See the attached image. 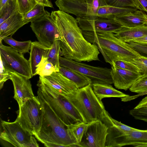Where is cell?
I'll list each match as a JSON object with an SVG mask.
<instances>
[{
    "instance_id": "cell-1",
    "label": "cell",
    "mask_w": 147,
    "mask_h": 147,
    "mask_svg": "<svg viewBox=\"0 0 147 147\" xmlns=\"http://www.w3.org/2000/svg\"><path fill=\"white\" fill-rule=\"evenodd\" d=\"M51 16L61 37L60 56L78 62L100 61L98 46L85 38L76 19L59 10L52 11Z\"/></svg>"
},
{
    "instance_id": "cell-2",
    "label": "cell",
    "mask_w": 147,
    "mask_h": 147,
    "mask_svg": "<svg viewBox=\"0 0 147 147\" xmlns=\"http://www.w3.org/2000/svg\"><path fill=\"white\" fill-rule=\"evenodd\" d=\"M38 96L41 105L42 120L40 129L34 135L42 143H52L63 147H80L70 134L67 126L58 117L38 90Z\"/></svg>"
},
{
    "instance_id": "cell-3",
    "label": "cell",
    "mask_w": 147,
    "mask_h": 147,
    "mask_svg": "<svg viewBox=\"0 0 147 147\" xmlns=\"http://www.w3.org/2000/svg\"><path fill=\"white\" fill-rule=\"evenodd\" d=\"M65 96L79 112L85 123L89 124L99 120L108 127L113 125L102 101L94 94L91 84Z\"/></svg>"
},
{
    "instance_id": "cell-4",
    "label": "cell",
    "mask_w": 147,
    "mask_h": 147,
    "mask_svg": "<svg viewBox=\"0 0 147 147\" xmlns=\"http://www.w3.org/2000/svg\"><path fill=\"white\" fill-rule=\"evenodd\" d=\"M82 33L87 41L98 46L105 61L111 65L114 60L131 62L134 59L141 56L127 42L116 37L113 33H99L86 31H82Z\"/></svg>"
},
{
    "instance_id": "cell-5",
    "label": "cell",
    "mask_w": 147,
    "mask_h": 147,
    "mask_svg": "<svg viewBox=\"0 0 147 147\" xmlns=\"http://www.w3.org/2000/svg\"><path fill=\"white\" fill-rule=\"evenodd\" d=\"M37 86L44 99L66 125L84 122L79 112L65 96L54 90L40 78Z\"/></svg>"
},
{
    "instance_id": "cell-6",
    "label": "cell",
    "mask_w": 147,
    "mask_h": 147,
    "mask_svg": "<svg viewBox=\"0 0 147 147\" xmlns=\"http://www.w3.org/2000/svg\"><path fill=\"white\" fill-rule=\"evenodd\" d=\"M16 119L21 126L31 135L34 136L38 133L42 124V112L38 96L19 106Z\"/></svg>"
},
{
    "instance_id": "cell-7",
    "label": "cell",
    "mask_w": 147,
    "mask_h": 147,
    "mask_svg": "<svg viewBox=\"0 0 147 147\" xmlns=\"http://www.w3.org/2000/svg\"><path fill=\"white\" fill-rule=\"evenodd\" d=\"M60 66L71 69L90 79L92 84H113L111 68L90 65L59 56Z\"/></svg>"
},
{
    "instance_id": "cell-8",
    "label": "cell",
    "mask_w": 147,
    "mask_h": 147,
    "mask_svg": "<svg viewBox=\"0 0 147 147\" xmlns=\"http://www.w3.org/2000/svg\"><path fill=\"white\" fill-rule=\"evenodd\" d=\"M0 58L4 65L11 73L15 72L30 79L32 77L28 60L11 47L0 42Z\"/></svg>"
},
{
    "instance_id": "cell-9",
    "label": "cell",
    "mask_w": 147,
    "mask_h": 147,
    "mask_svg": "<svg viewBox=\"0 0 147 147\" xmlns=\"http://www.w3.org/2000/svg\"><path fill=\"white\" fill-rule=\"evenodd\" d=\"M30 27L38 41L47 47L51 48L55 40H61L59 32L51 14L31 22Z\"/></svg>"
},
{
    "instance_id": "cell-10",
    "label": "cell",
    "mask_w": 147,
    "mask_h": 147,
    "mask_svg": "<svg viewBox=\"0 0 147 147\" xmlns=\"http://www.w3.org/2000/svg\"><path fill=\"white\" fill-rule=\"evenodd\" d=\"M1 124L3 130L1 139L15 147H29L32 135L23 129L16 119L13 122L2 121Z\"/></svg>"
},
{
    "instance_id": "cell-11",
    "label": "cell",
    "mask_w": 147,
    "mask_h": 147,
    "mask_svg": "<svg viewBox=\"0 0 147 147\" xmlns=\"http://www.w3.org/2000/svg\"><path fill=\"white\" fill-rule=\"evenodd\" d=\"M141 144H147V129H137L122 134L108 132L105 147H120L130 145L137 147Z\"/></svg>"
},
{
    "instance_id": "cell-12",
    "label": "cell",
    "mask_w": 147,
    "mask_h": 147,
    "mask_svg": "<svg viewBox=\"0 0 147 147\" xmlns=\"http://www.w3.org/2000/svg\"><path fill=\"white\" fill-rule=\"evenodd\" d=\"M108 127L101 121H93L88 125L82 140L80 147H105Z\"/></svg>"
},
{
    "instance_id": "cell-13",
    "label": "cell",
    "mask_w": 147,
    "mask_h": 147,
    "mask_svg": "<svg viewBox=\"0 0 147 147\" xmlns=\"http://www.w3.org/2000/svg\"><path fill=\"white\" fill-rule=\"evenodd\" d=\"M29 79L15 72L11 73L10 80L14 88V98L19 106L35 96Z\"/></svg>"
},
{
    "instance_id": "cell-14",
    "label": "cell",
    "mask_w": 147,
    "mask_h": 147,
    "mask_svg": "<svg viewBox=\"0 0 147 147\" xmlns=\"http://www.w3.org/2000/svg\"><path fill=\"white\" fill-rule=\"evenodd\" d=\"M39 78L54 90L66 96L78 89L76 85L59 72H54L49 76H40Z\"/></svg>"
},
{
    "instance_id": "cell-15",
    "label": "cell",
    "mask_w": 147,
    "mask_h": 147,
    "mask_svg": "<svg viewBox=\"0 0 147 147\" xmlns=\"http://www.w3.org/2000/svg\"><path fill=\"white\" fill-rule=\"evenodd\" d=\"M111 66V75L113 84L118 89L127 90L142 75L140 72L121 69L114 65Z\"/></svg>"
},
{
    "instance_id": "cell-16",
    "label": "cell",
    "mask_w": 147,
    "mask_h": 147,
    "mask_svg": "<svg viewBox=\"0 0 147 147\" xmlns=\"http://www.w3.org/2000/svg\"><path fill=\"white\" fill-rule=\"evenodd\" d=\"M77 21L82 31L96 33L111 32L114 33L121 26L114 20L101 18H98L92 22Z\"/></svg>"
},
{
    "instance_id": "cell-17",
    "label": "cell",
    "mask_w": 147,
    "mask_h": 147,
    "mask_svg": "<svg viewBox=\"0 0 147 147\" xmlns=\"http://www.w3.org/2000/svg\"><path fill=\"white\" fill-rule=\"evenodd\" d=\"M55 3L59 10L75 15L76 19H83L86 15V0H56Z\"/></svg>"
},
{
    "instance_id": "cell-18",
    "label": "cell",
    "mask_w": 147,
    "mask_h": 147,
    "mask_svg": "<svg viewBox=\"0 0 147 147\" xmlns=\"http://www.w3.org/2000/svg\"><path fill=\"white\" fill-rule=\"evenodd\" d=\"M114 20L122 26L132 28L147 25V14L140 10L118 16Z\"/></svg>"
},
{
    "instance_id": "cell-19",
    "label": "cell",
    "mask_w": 147,
    "mask_h": 147,
    "mask_svg": "<svg viewBox=\"0 0 147 147\" xmlns=\"http://www.w3.org/2000/svg\"><path fill=\"white\" fill-rule=\"evenodd\" d=\"M26 24L23 19V14L16 12L0 24V42L5 37L12 36L20 28Z\"/></svg>"
},
{
    "instance_id": "cell-20",
    "label": "cell",
    "mask_w": 147,
    "mask_h": 147,
    "mask_svg": "<svg viewBox=\"0 0 147 147\" xmlns=\"http://www.w3.org/2000/svg\"><path fill=\"white\" fill-rule=\"evenodd\" d=\"M50 48L38 41L32 42L28 61L33 76L36 75L37 69L40 63L47 57Z\"/></svg>"
},
{
    "instance_id": "cell-21",
    "label": "cell",
    "mask_w": 147,
    "mask_h": 147,
    "mask_svg": "<svg viewBox=\"0 0 147 147\" xmlns=\"http://www.w3.org/2000/svg\"><path fill=\"white\" fill-rule=\"evenodd\" d=\"M115 36L125 42L147 36V25L132 28L121 26L114 33Z\"/></svg>"
},
{
    "instance_id": "cell-22",
    "label": "cell",
    "mask_w": 147,
    "mask_h": 147,
    "mask_svg": "<svg viewBox=\"0 0 147 147\" xmlns=\"http://www.w3.org/2000/svg\"><path fill=\"white\" fill-rule=\"evenodd\" d=\"M92 85L94 94L100 101L105 98H121L129 96L116 90L110 84H94Z\"/></svg>"
},
{
    "instance_id": "cell-23",
    "label": "cell",
    "mask_w": 147,
    "mask_h": 147,
    "mask_svg": "<svg viewBox=\"0 0 147 147\" xmlns=\"http://www.w3.org/2000/svg\"><path fill=\"white\" fill-rule=\"evenodd\" d=\"M59 72L74 82L78 88H82L92 83L91 80L89 78L71 69L60 66Z\"/></svg>"
},
{
    "instance_id": "cell-24",
    "label": "cell",
    "mask_w": 147,
    "mask_h": 147,
    "mask_svg": "<svg viewBox=\"0 0 147 147\" xmlns=\"http://www.w3.org/2000/svg\"><path fill=\"white\" fill-rule=\"evenodd\" d=\"M137 10L133 7L119 8L107 5L99 8L97 16L98 18L114 20L118 16Z\"/></svg>"
},
{
    "instance_id": "cell-25",
    "label": "cell",
    "mask_w": 147,
    "mask_h": 147,
    "mask_svg": "<svg viewBox=\"0 0 147 147\" xmlns=\"http://www.w3.org/2000/svg\"><path fill=\"white\" fill-rule=\"evenodd\" d=\"M87 5L86 15L83 19H76L77 21L86 22L94 21L98 17L97 16L99 8L107 5L105 0H86Z\"/></svg>"
},
{
    "instance_id": "cell-26",
    "label": "cell",
    "mask_w": 147,
    "mask_h": 147,
    "mask_svg": "<svg viewBox=\"0 0 147 147\" xmlns=\"http://www.w3.org/2000/svg\"><path fill=\"white\" fill-rule=\"evenodd\" d=\"M44 6L37 4L28 12L23 14V19L26 24L35 21L46 15L51 14L45 10Z\"/></svg>"
},
{
    "instance_id": "cell-27",
    "label": "cell",
    "mask_w": 147,
    "mask_h": 147,
    "mask_svg": "<svg viewBox=\"0 0 147 147\" xmlns=\"http://www.w3.org/2000/svg\"><path fill=\"white\" fill-rule=\"evenodd\" d=\"M3 40L19 53L24 54L29 53L32 42L30 40L19 41L13 39L12 36L5 37Z\"/></svg>"
},
{
    "instance_id": "cell-28",
    "label": "cell",
    "mask_w": 147,
    "mask_h": 147,
    "mask_svg": "<svg viewBox=\"0 0 147 147\" xmlns=\"http://www.w3.org/2000/svg\"><path fill=\"white\" fill-rule=\"evenodd\" d=\"M60 40H55L52 44L48 53L47 60L51 63L59 71L60 67L59 57L61 51Z\"/></svg>"
},
{
    "instance_id": "cell-29",
    "label": "cell",
    "mask_w": 147,
    "mask_h": 147,
    "mask_svg": "<svg viewBox=\"0 0 147 147\" xmlns=\"http://www.w3.org/2000/svg\"><path fill=\"white\" fill-rule=\"evenodd\" d=\"M17 11V0H8L0 8V24Z\"/></svg>"
},
{
    "instance_id": "cell-30",
    "label": "cell",
    "mask_w": 147,
    "mask_h": 147,
    "mask_svg": "<svg viewBox=\"0 0 147 147\" xmlns=\"http://www.w3.org/2000/svg\"><path fill=\"white\" fill-rule=\"evenodd\" d=\"M107 5L117 7H133L144 11L138 0H105Z\"/></svg>"
},
{
    "instance_id": "cell-31",
    "label": "cell",
    "mask_w": 147,
    "mask_h": 147,
    "mask_svg": "<svg viewBox=\"0 0 147 147\" xmlns=\"http://www.w3.org/2000/svg\"><path fill=\"white\" fill-rule=\"evenodd\" d=\"M88 125V124L82 122L67 126L70 134L75 139L79 145Z\"/></svg>"
},
{
    "instance_id": "cell-32",
    "label": "cell",
    "mask_w": 147,
    "mask_h": 147,
    "mask_svg": "<svg viewBox=\"0 0 147 147\" xmlns=\"http://www.w3.org/2000/svg\"><path fill=\"white\" fill-rule=\"evenodd\" d=\"M53 64L47 60L43 61L39 65L36 71V75L41 76H49L54 72H59Z\"/></svg>"
},
{
    "instance_id": "cell-33",
    "label": "cell",
    "mask_w": 147,
    "mask_h": 147,
    "mask_svg": "<svg viewBox=\"0 0 147 147\" xmlns=\"http://www.w3.org/2000/svg\"><path fill=\"white\" fill-rule=\"evenodd\" d=\"M132 92L139 94L147 91V74L142 75L129 88Z\"/></svg>"
},
{
    "instance_id": "cell-34",
    "label": "cell",
    "mask_w": 147,
    "mask_h": 147,
    "mask_svg": "<svg viewBox=\"0 0 147 147\" xmlns=\"http://www.w3.org/2000/svg\"><path fill=\"white\" fill-rule=\"evenodd\" d=\"M17 1L18 11L22 14L28 12L37 4L35 0H17Z\"/></svg>"
},
{
    "instance_id": "cell-35",
    "label": "cell",
    "mask_w": 147,
    "mask_h": 147,
    "mask_svg": "<svg viewBox=\"0 0 147 147\" xmlns=\"http://www.w3.org/2000/svg\"><path fill=\"white\" fill-rule=\"evenodd\" d=\"M112 65L121 69L137 73L140 72V70L138 67L129 62L123 60H115L112 61L111 65Z\"/></svg>"
},
{
    "instance_id": "cell-36",
    "label": "cell",
    "mask_w": 147,
    "mask_h": 147,
    "mask_svg": "<svg viewBox=\"0 0 147 147\" xmlns=\"http://www.w3.org/2000/svg\"><path fill=\"white\" fill-rule=\"evenodd\" d=\"M129 114L136 119L147 122V106L137 109H133L129 111Z\"/></svg>"
},
{
    "instance_id": "cell-37",
    "label": "cell",
    "mask_w": 147,
    "mask_h": 147,
    "mask_svg": "<svg viewBox=\"0 0 147 147\" xmlns=\"http://www.w3.org/2000/svg\"><path fill=\"white\" fill-rule=\"evenodd\" d=\"M133 60V61L131 63L138 67L141 74H147V57L141 56Z\"/></svg>"
},
{
    "instance_id": "cell-38",
    "label": "cell",
    "mask_w": 147,
    "mask_h": 147,
    "mask_svg": "<svg viewBox=\"0 0 147 147\" xmlns=\"http://www.w3.org/2000/svg\"><path fill=\"white\" fill-rule=\"evenodd\" d=\"M0 71V89H1L3 87L4 83L8 80H10L11 73L6 68L1 58Z\"/></svg>"
},
{
    "instance_id": "cell-39",
    "label": "cell",
    "mask_w": 147,
    "mask_h": 147,
    "mask_svg": "<svg viewBox=\"0 0 147 147\" xmlns=\"http://www.w3.org/2000/svg\"><path fill=\"white\" fill-rule=\"evenodd\" d=\"M126 42L129 46L138 53L141 56L147 57V45L139 44L131 41Z\"/></svg>"
},
{
    "instance_id": "cell-40",
    "label": "cell",
    "mask_w": 147,
    "mask_h": 147,
    "mask_svg": "<svg viewBox=\"0 0 147 147\" xmlns=\"http://www.w3.org/2000/svg\"><path fill=\"white\" fill-rule=\"evenodd\" d=\"M111 119L114 125L117 126V127L125 133L130 132L137 129L122 123L121 122L118 121L113 119L111 117Z\"/></svg>"
},
{
    "instance_id": "cell-41",
    "label": "cell",
    "mask_w": 147,
    "mask_h": 147,
    "mask_svg": "<svg viewBox=\"0 0 147 147\" xmlns=\"http://www.w3.org/2000/svg\"><path fill=\"white\" fill-rule=\"evenodd\" d=\"M37 4L42 5L44 7L53 8L51 2L49 0H35Z\"/></svg>"
},
{
    "instance_id": "cell-42",
    "label": "cell",
    "mask_w": 147,
    "mask_h": 147,
    "mask_svg": "<svg viewBox=\"0 0 147 147\" xmlns=\"http://www.w3.org/2000/svg\"><path fill=\"white\" fill-rule=\"evenodd\" d=\"M139 94H138V95H135L134 96H128V97H126L121 98V100L122 101L124 102L131 100H132L138 97V96L147 94V91H145V92H143L142 93H139Z\"/></svg>"
},
{
    "instance_id": "cell-43",
    "label": "cell",
    "mask_w": 147,
    "mask_h": 147,
    "mask_svg": "<svg viewBox=\"0 0 147 147\" xmlns=\"http://www.w3.org/2000/svg\"><path fill=\"white\" fill-rule=\"evenodd\" d=\"M131 41L139 44L147 45V36L134 39Z\"/></svg>"
},
{
    "instance_id": "cell-44",
    "label": "cell",
    "mask_w": 147,
    "mask_h": 147,
    "mask_svg": "<svg viewBox=\"0 0 147 147\" xmlns=\"http://www.w3.org/2000/svg\"><path fill=\"white\" fill-rule=\"evenodd\" d=\"M147 106V96L145 97L139 102L134 109H137Z\"/></svg>"
},
{
    "instance_id": "cell-45",
    "label": "cell",
    "mask_w": 147,
    "mask_h": 147,
    "mask_svg": "<svg viewBox=\"0 0 147 147\" xmlns=\"http://www.w3.org/2000/svg\"><path fill=\"white\" fill-rule=\"evenodd\" d=\"M39 146L36 140L32 136L29 144V147H38Z\"/></svg>"
},
{
    "instance_id": "cell-46",
    "label": "cell",
    "mask_w": 147,
    "mask_h": 147,
    "mask_svg": "<svg viewBox=\"0 0 147 147\" xmlns=\"http://www.w3.org/2000/svg\"><path fill=\"white\" fill-rule=\"evenodd\" d=\"M144 8V11L147 13V0H138Z\"/></svg>"
},
{
    "instance_id": "cell-47",
    "label": "cell",
    "mask_w": 147,
    "mask_h": 147,
    "mask_svg": "<svg viewBox=\"0 0 147 147\" xmlns=\"http://www.w3.org/2000/svg\"><path fill=\"white\" fill-rule=\"evenodd\" d=\"M8 0H0V8L2 7Z\"/></svg>"
}]
</instances>
